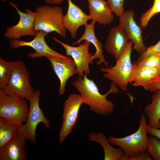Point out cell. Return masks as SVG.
Here are the masks:
<instances>
[{
	"label": "cell",
	"instance_id": "cell-1",
	"mask_svg": "<svg viewBox=\"0 0 160 160\" xmlns=\"http://www.w3.org/2000/svg\"><path fill=\"white\" fill-rule=\"evenodd\" d=\"M71 84L80 93L84 104L89 106L92 111L103 116L112 114L114 111L115 105L106 98L109 94L119 92L116 85L114 83L112 82L109 91L104 95L100 93L93 80L88 78L85 74L83 78L78 76Z\"/></svg>",
	"mask_w": 160,
	"mask_h": 160
},
{
	"label": "cell",
	"instance_id": "cell-2",
	"mask_svg": "<svg viewBox=\"0 0 160 160\" xmlns=\"http://www.w3.org/2000/svg\"><path fill=\"white\" fill-rule=\"evenodd\" d=\"M148 125L145 115L142 112L139 127L136 132L123 137L112 136L108 137L112 145L118 146L123 150L124 152L123 160H129L147 151Z\"/></svg>",
	"mask_w": 160,
	"mask_h": 160
},
{
	"label": "cell",
	"instance_id": "cell-3",
	"mask_svg": "<svg viewBox=\"0 0 160 160\" xmlns=\"http://www.w3.org/2000/svg\"><path fill=\"white\" fill-rule=\"evenodd\" d=\"M34 28L38 32L42 30L48 33L55 32L63 38L66 30L63 23V10L58 6H40L35 9Z\"/></svg>",
	"mask_w": 160,
	"mask_h": 160
},
{
	"label": "cell",
	"instance_id": "cell-4",
	"mask_svg": "<svg viewBox=\"0 0 160 160\" xmlns=\"http://www.w3.org/2000/svg\"><path fill=\"white\" fill-rule=\"evenodd\" d=\"M133 44L131 40L128 41L122 55L116 61L114 66L110 64L106 68H100L101 71L104 73V78L111 81L124 91L127 90L133 70L131 60Z\"/></svg>",
	"mask_w": 160,
	"mask_h": 160
},
{
	"label": "cell",
	"instance_id": "cell-5",
	"mask_svg": "<svg viewBox=\"0 0 160 160\" xmlns=\"http://www.w3.org/2000/svg\"><path fill=\"white\" fill-rule=\"evenodd\" d=\"M27 100L0 89V117L21 126L26 122L29 110Z\"/></svg>",
	"mask_w": 160,
	"mask_h": 160
},
{
	"label": "cell",
	"instance_id": "cell-6",
	"mask_svg": "<svg viewBox=\"0 0 160 160\" xmlns=\"http://www.w3.org/2000/svg\"><path fill=\"white\" fill-rule=\"evenodd\" d=\"M40 94V89L34 90L29 101L30 108L26 121L20 126L21 133L26 141L33 143L36 142V131L39 123H43L47 130L51 126L50 120L45 116L39 106Z\"/></svg>",
	"mask_w": 160,
	"mask_h": 160
},
{
	"label": "cell",
	"instance_id": "cell-7",
	"mask_svg": "<svg viewBox=\"0 0 160 160\" xmlns=\"http://www.w3.org/2000/svg\"><path fill=\"white\" fill-rule=\"evenodd\" d=\"M30 73L25 64L20 60L17 62L9 80L3 90L8 95H12L29 101L34 90L29 81Z\"/></svg>",
	"mask_w": 160,
	"mask_h": 160
},
{
	"label": "cell",
	"instance_id": "cell-8",
	"mask_svg": "<svg viewBox=\"0 0 160 160\" xmlns=\"http://www.w3.org/2000/svg\"><path fill=\"white\" fill-rule=\"evenodd\" d=\"M84 104L80 95L73 93L65 101L63 105L62 123L59 135V142L62 144L71 133L77 122L79 111Z\"/></svg>",
	"mask_w": 160,
	"mask_h": 160
},
{
	"label": "cell",
	"instance_id": "cell-9",
	"mask_svg": "<svg viewBox=\"0 0 160 160\" xmlns=\"http://www.w3.org/2000/svg\"><path fill=\"white\" fill-rule=\"evenodd\" d=\"M48 33L41 30L38 32L33 39L31 41H26L20 40L10 39V48L15 49L24 46L32 47L35 50L34 53H29L28 56L31 59L42 57L51 56L65 59L71 58L70 57L62 55L51 48L46 43L45 38Z\"/></svg>",
	"mask_w": 160,
	"mask_h": 160
},
{
	"label": "cell",
	"instance_id": "cell-10",
	"mask_svg": "<svg viewBox=\"0 0 160 160\" xmlns=\"http://www.w3.org/2000/svg\"><path fill=\"white\" fill-rule=\"evenodd\" d=\"M52 38L56 42L60 44L65 50L66 56H70L73 58L76 65L78 76L83 78L85 74L89 75V65L93 63L92 59V53H90L89 49L90 43L84 41L79 46L74 47L68 45L53 36Z\"/></svg>",
	"mask_w": 160,
	"mask_h": 160
},
{
	"label": "cell",
	"instance_id": "cell-11",
	"mask_svg": "<svg viewBox=\"0 0 160 160\" xmlns=\"http://www.w3.org/2000/svg\"><path fill=\"white\" fill-rule=\"evenodd\" d=\"M9 4L17 10L20 18L16 24L6 29L3 36L9 39L16 40H19L21 37L25 36L35 37L38 32L34 28L35 18L34 12L26 8L25 9L26 13H24L20 11L12 2H10Z\"/></svg>",
	"mask_w": 160,
	"mask_h": 160
},
{
	"label": "cell",
	"instance_id": "cell-12",
	"mask_svg": "<svg viewBox=\"0 0 160 160\" xmlns=\"http://www.w3.org/2000/svg\"><path fill=\"white\" fill-rule=\"evenodd\" d=\"M134 15L133 10L124 11L119 17V25L124 30L129 39L133 42V49L141 55L146 50L147 48L143 42L141 28L134 20Z\"/></svg>",
	"mask_w": 160,
	"mask_h": 160
},
{
	"label": "cell",
	"instance_id": "cell-13",
	"mask_svg": "<svg viewBox=\"0 0 160 160\" xmlns=\"http://www.w3.org/2000/svg\"><path fill=\"white\" fill-rule=\"evenodd\" d=\"M46 57L50 62L53 71L60 81L59 93L64 94L67 81L71 76L77 74L75 63L71 58L65 59L53 57Z\"/></svg>",
	"mask_w": 160,
	"mask_h": 160
},
{
	"label": "cell",
	"instance_id": "cell-14",
	"mask_svg": "<svg viewBox=\"0 0 160 160\" xmlns=\"http://www.w3.org/2000/svg\"><path fill=\"white\" fill-rule=\"evenodd\" d=\"M68 10L66 14L63 16V23L72 38L75 39L79 28L82 25L85 26L88 24V20L91 19L89 15L74 4L71 0H68Z\"/></svg>",
	"mask_w": 160,
	"mask_h": 160
},
{
	"label": "cell",
	"instance_id": "cell-15",
	"mask_svg": "<svg viewBox=\"0 0 160 160\" xmlns=\"http://www.w3.org/2000/svg\"><path fill=\"white\" fill-rule=\"evenodd\" d=\"M129 39L126 33L120 26L113 27L107 37L105 46V49L116 61L122 55Z\"/></svg>",
	"mask_w": 160,
	"mask_h": 160
},
{
	"label": "cell",
	"instance_id": "cell-16",
	"mask_svg": "<svg viewBox=\"0 0 160 160\" xmlns=\"http://www.w3.org/2000/svg\"><path fill=\"white\" fill-rule=\"evenodd\" d=\"M26 140L21 133L0 149V160H26Z\"/></svg>",
	"mask_w": 160,
	"mask_h": 160
},
{
	"label": "cell",
	"instance_id": "cell-17",
	"mask_svg": "<svg viewBox=\"0 0 160 160\" xmlns=\"http://www.w3.org/2000/svg\"><path fill=\"white\" fill-rule=\"evenodd\" d=\"M133 65V70L129 83L134 86L142 87L148 90L152 84L160 76V68Z\"/></svg>",
	"mask_w": 160,
	"mask_h": 160
},
{
	"label": "cell",
	"instance_id": "cell-18",
	"mask_svg": "<svg viewBox=\"0 0 160 160\" xmlns=\"http://www.w3.org/2000/svg\"><path fill=\"white\" fill-rule=\"evenodd\" d=\"M91 19L104 25L111 24L114 15L105 0H87Z\"/></svg>",
	"mask_w": 160,
	"mask_h": 160
},
{
	"label": "cell",
	"instance_id": "cell-19",
	"mask_svg": "<svg viewBox=\"0 0 160 160\" xmlns=\"http://www.w3.org/2000/svg\"><path fill=\"white\" fill-rule=\"evenodd\" d=\"M95 23V21L92 20L90 23L86 25L83 35L78 40L73 43L72 45L74 46L76 44H79L83 40L87 41L91 43L96 49L95 53L92 56V60H93L96 59H98L99 60L96 62L97 65L104 63L106 67H108L109 66L108 63L106 61L103 55L102 43L98 40L95 34L94 27Z\"/></svg>",
	"mask_w": 160,
	"mask_h": 160
},
{
	"label": "cell",
	"instance_id": "cell-20",
	"mask_svg": "<svg viewBox=\"0 0 160 160\" xmlns=\"http://www.w3.org/2000/svg\"><path fill=\"white\" fill-rule=\"evenodd\" d=\"M88 140L99 144L104 152L105 160H123L124 152L121 148L113 147L106 135L102 132H92L87 135Z\"/></svg>",
	"mask_w": 160,
	"mask_h": 160
},
{
	"label": "cell",
	"instance_id": "cell-21",
	"mask_svg": "<svg viewBox=\"0 0 160 160\" xmlns=\"http://www.w3.org/2000/svg\"><path fill=\"white\" fill-rule=\"evenodd\" d=\"M154 92L151 103L145 107L144 112L148 118V125L160 129V89Z\"/></svg>",
	"mask_w": 160,
	"mask_h": 160
},
{
	"label": "cell",
	"instance_id": "cell-22",
	"mask_svg": "<svg viewBox=\"0 0 160 160\" xmlns=\"http://www.w3.org/2000/svg\"><path fill=\"white\" fill-rule=\"evenodd\" d=\"M20 126L0 117V149L21 133Z\"/></svg>",
	"mask_w": 160,
	"mask_h": 160
},
{
	"label": "cell",
	"instance_id": "cell-23",
	"mask_svg": "<svg viewBox=\"0 0 160 160\" xmlns=\"http://www.w3.org/2000/svg\"><path fill=\"white\" fill-rule=\"evenodd\" d=\"M17 62L7 61L0 57V89L4 90L6 87Z\"/></svg>",
	"mask_w": 160,
	"mask_h": 160
},
{
	"label": "cell",
	"instance_id": "cell-24",
	"mask_svg": "<svg viewBox=\"0 0 160 160\" xmlns=\"http://www.w3.org/2000/svg\"><path fill=\"white\" fill-rule=\"evenodd\" d=\"M154 160H160V140L150 135L148 136L146 151Z\"/></svg>",
	"mask_w": 160,
	"mask_h": 160
},
{
	"label": "cell",
	"instance_id": "cell-25",
	"mask_svg": "<svg viewBox=\"0 0 160 160\" xmlns=\"http://www.w3.org/2000/svg\"><path fill=\"white\" fill-rule=\"evenodd\" d=\"M159 13H160V0H154L152 7L143 13L140 17V25L141 28H145L152 17Z\"/></svg>",
	"mask_w": 160,
	"mask_h": 160
},
{
	"label": "cell",
	"instance_id": "cell-26",
	"mask_svg": "<svg viewBox=\"0 0 160 160\" xmlns=\"http://www.w3.org/2000/svg\"><path fill=\"white\" fill-rule=\"evenodd\" d=\"M133 64L137 66L160 68V53L150 55L143 60Z\"/></svg>",
	"mask_w": 160,
	"mask_h": 160
},
{
	"label": "cell",
	"instance_id": "cell-27",
	"mask_svg": "<svg viewBox=\"0 0 160 160\" xmlns=\"http://www.w3.org/2000/svg\"><path fill=\"white\" fill-rule=\"evenodd\" d=\"M124 0H107L108 6L111 12L116 16L120 17L124 13L123 4Z\"/></svg>",
	"mask_w": 160,
	"mask_h": 160
},
{
	"label": "cell",
	"instance_id": "cell-28",
	"mask_svg": "<svg viewBox=\"0 0 160 160\" xmlns=\"http://www.w3.org/2000/svg\"><path fill=\"white\" fill-rule=\"evenodd\" d=\"M160 53V40L155 45L147 48L146 50L140 55L137 60L140 61L152 54Z\"/></svg>",
	"mask_w": 160,
	"mask_h": 160
},
{
	"label": "cell",
	"instance_id": "cell-29",
	"mask_svg": "<svg viewBox=\"0 0 160 160\" xmlns=\"http://www.w3.org/2000/svg\"><path fill=\"white\" fill-rule=\"evenodd\" d=\"M160 89V76L156 79L149 87L148 90L150 92H154Z\"/></svg>",
	"mask_w": 160,
	"mask_h": 160
},
{
	"label": "cell",
	"instance_id": "cell-30",
	"mask_svg": "<svg viewBox=\"0 0 160 160\" xmlns=\"http://www.w3.org/2000/svg\"><path fill=\"white\" fill-rule=\"evenodd\" d=\"M147 133L154 136L160 140V129L151 127L148 125Z\"/></svg>",
	"mask_w": 160,
	"mask_h": 160
},
{
	"label": "cell",
	"instance_id": "cell-31",
	"mask_svg": "<svg viewBox=\"0 0 160 160\" xmlns=\"http://www.w3.org/2000/svg\"><path fill=\"white\" fill-rule=\"evenodd\" d=\"M151 160V157L147 151L144 152L141 155L135 157L130 159L129 160Z\"/></svg>",
	"mask_w": 160,
	"mask_h": 160
},
{
	"label": "cell",
	"instance_id": "cell-32",
	"mask_svg": "<svg viewBox=\"0 0 160 160\" xmlns=\"http://www.w3.org/2000/svg\"><path fill=\"white\" fill-rule=\"evenodd\" d=\"M45 3L51 5H58L61 4L64 0H44Z\"/></svg>",
	"mask_w": 160,
	"mask_h": 160
},
{
	"label": "cell",
	"instance_id": "cell-33",
	"mask_svg": "<svg viewBox=\"0 0 160 160\" xmlns=\"http://www.w3.org/2000/svg\"><path fill=\"white\" fill-rule=\"evenodd\" d=\"M0 1L2 2H5L6 0H0Z\"/></svg>",
	"mask_w": 160,
	"mask_h": 160
}]
</instances>
